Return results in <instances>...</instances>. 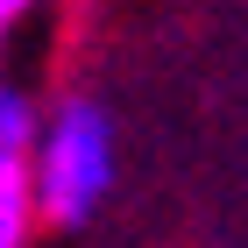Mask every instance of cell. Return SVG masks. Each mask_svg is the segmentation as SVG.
<instances>
[{
    "label": "cell",
    "mask_w": 248,
    "mask_h": 248,
    "mask_svg": "<svg viewBox=\"0 0 248 248\" xmlns=\"http://www.w3.org/2000/svg\"><path fill=\"white\" fill-rule=\"evenodd\" d=\"M43 128H36V99L0 78V149H36Z\"/></svg>",
    "instance_id": "3957f363"
},
{
    "label": "cell",
    "mask_w": 248,
    "mask_h": 248,
    "mask_svg": "<svg viewBox=\"0 0 248 248\" xmlns=\"http://www.w3.org/2000/svg\"><path fill=\"white\" fill-rule=\"evenodd\" d=\"M43 213L36 170H29V149H0V248H21L29 227Z\"/></svg>",
    "instance_id": "7a4b0ae2"
},
{
    "label": "cell",
    "mask_w": 248,
    "mask_h": 248,
    "mask_svg": "<svg viewBox=\"0 0 248 248\" xmlns=\"http://www.w3.org/2000/svg\"><path fill=\"white\" fill-rule=\"evenodd\" d=\"M29 7H36V0H0V36H7V29H15V21L29 15Z\"/></svg>",
    "instance_id": "277c9868"
},
{
    "label": "cell",
    "mask_w": 248,
    "mask_h": 248,
    "mask_svg": "<svg viewBox=\"0 0 248 248\" xmlns=\"http://www.w3.org/2000/svg\"><path fill=\"white\" fill-rule=\"evenodd\" d=\"M114 185V128L93 99H64L57 121L43 128V149H36V191H43V213L57 227H78L93 220L99 199Z\"/></svg>",
    "instance_id": "6da1fadb"
}]
</instances>
